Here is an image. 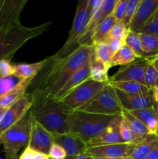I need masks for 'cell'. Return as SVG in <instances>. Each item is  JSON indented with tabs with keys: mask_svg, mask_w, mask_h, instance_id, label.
Listing matches in <instances>:
<instances>
[{
	"mask_svg": "<svg viewBox=\"0 0 158 159\" xmlns=\"http://www.w3.org/2000/svg\"><path fill=\"white\" fill-rule=\"evenodd\" d=\"M93 45H80L71 54L64 57L54 55L47 57L46 64L33 79L36 86L30 94L41 97L54 99L68 79L78 69L91 59Z\"/></svg>",
	"mask_w": 158,
	"mask_h": 159,
	"instance_id": "obj_1",
	"label": "cell"
},
{
	"mask_svg": "<svg viewBox=\"0 0 158 159\" xmlns=\"http://www.w3.org/2000/svg\"><path fill=\"white\" fill-rule=\"evenodd\" d=\"M32 95V94H31ZM31 116L53 135L71 132L70 117L72 110L60 101L33 96Z\"/></svg>",
	"mask_w": 158,
	"mask_h": 159,
	"instance_id": "obj_2",
	"label": "cell"
},
{
	"mask_svg": "<svg viewBox=\"0 0 158 159\" xmlns=\"http://www.w3.org/2000/svg\"><path fill=\"white\" fill-rule=\"evenodd\" d=\"M53 23L48 21L39 26H25L21 23L8 32L0 35V61L2 59L10 61L25 43L32 39L39 37L46 31Z\"/></svg>",
	"mask_w": 158,
	"mask_h": 159,
	"instance_id": "obj_3",
	"label": "cell"
},
{
	"mask_svg": "<svg viewBox=\"0 0 158 159\" xmlns=\"http://www.w3.org/2000/svg\"><path fill=\"white\" fill-rule=\"evenodd\" d=\"M116 116L94 114L74 110L71 112L70 117L71 132L80 137L85 143L102 134L112 120Z\"/></svg>",
	"mask_w": 158,
	"mask_h": 159,
	"instance_id": "obj_4",
	"label": "cell"
},
{
	"mask_svg": "<svg viewBox=\"0 0 158 159\" xmlns=\"http://www.w3.org/2000/svg\"><path fill=\"white\" fill-rule=\"evenodd\" d=\"M30 125L31 113L29 110L20 121L0 137V143L3 147L6 159H17L20 150L27 146Z\"/></svg>",
	"mask_w": 158,
	"mask_h": 159,
	"instance_id": "obj_5",
	"label": "cell"
},
{
	"mask_svg": "<svg viewBox=\"0 0 158 159\" xmlns=\"http://www.w3.org/2000/svg\"><path fill=\"white\" fill-rule=\"evenodd\" d=\"M87 1L88 0H82L77 3L72 27L70 30L68 39L63 47L54 54L55 57H67L79 47V42L85 34V30L91 18L87 9Z\"/></svg>",
	"mask_w": 158,
	"mask_h": 159,
	"instance_id": "obj_6",
	"label": "cell"
},
{
	"mask_svg": "<svg viewBox=\"0 0 158 159\" xmlns=\"http://www.w3.org/2000/svg\"><path fill=\"white\" fill-rule=\"evenodd\" d=\"M79 111L105 116H122V108L114 89L108 83Z\"/></svg>",
	"mask_w": 158,
	"mask_h": 159,
	"instance_id": "obj_7",
	"label": "cell"
},
{
	"mask_svg": "<svg viewBox=\"0 0 158 159\" xmlns=\"http://www.w3.org/2000/svg\"><path fill=\"white\" fill-rule=\"evenodd\" d=\"M106 85L90 79L81 84L60 101L72 111L77 110L92 99Z\"/></svg>",
	"mask_w": 158,
	"mask_h": 159,
	"instance_id": "obj_8",
	"label": "cell"
},
{
	"mask_svg": "<svg viewBox=\"0 0 158 159\" xmlns=\"http://www.w3.org/2000/svg\"><path fill=\"white\" fill-rule=\"evenodd\" d=\"M27 0H0V35L20 24V16Z\"/></svg>",
	"mask_w": 158,
	"mask_h": 159,
	"instance_id": "obj_9",
	"label": "cell"
},
{
	"mask_svg": "<svg viewBox=\"0 0 158 159\" xmlns=\"http://www.w3.org/2000/svg\"><path fill=\"white\" fill-rule=\"evenodd\" d=\"M33 105V97L30 93H26L19 100L12 104L5 113L0 122V137L12 126L20 121Z\"/></svg>",
	"mask_w": 158,
	"mask_h": 159,
	"instance_id": "obj_10",
	"label": "cell"
},
{
	"mask_svg": "<svg viewBox=\"0 0 158 159\" xmlns=\"http://www.w3.org/2000/svg\"><path fill=\"white\" fill-rule=\"evenodd\" d=\"M136 143L107 144L87 148L85 153L93 159L129 158Z\"/></svg>",
	"mask_w": 158,
	"mask_h": 159,
	"instance_id": "obj_11",
	"label": "cell"
},
{
	"mask_svg": "<svg viewBox=\"0 0 158 159\" xmlns=\"http://www.w3.org/2000/svg\"><path fill=\"white\" fill-rule=\"evenodd\" d=\"M54 143V135L31 116L28 147L48 155L50 149Z\"/></svg>",
	"mask_w": 158,
	"mask_h": 159,
	"instance_id": "obj_12",
	"label": "cell"
},
{
	"mask_svg": "<svg viewBox=\"0 0 158 159\" xmlns=\"http://www.w3.org/2000/svg\"><path fill=\"white\" fill-rule=\"evenodd\" d=\"M147 60L138 59L129 65L119 68L113 75L109 77L108 82H135L146 85L144 72Z\"/></svg>",
	"mask_w": 158,
	"mask_h": 159,
	"instance_id": "obj_13",
	"label": "cell"
},
{
	"mask_svg": "<svg viewBox=\"0 0 158 159\" xmlns=\"http://www.w3.org/2000/svg\"><path fill=\"white\" fill-rule=\"evenodd\" d=\"M158 8V0H140L128 30L139 33L147 24Z\"/></svg>",
	"mask_w": 158,
	"mask_h": 159,
	"instance_id": "obj_14",
	"label": "cell"
},
{
	"mask_svg": "<svg viewBox=\"0 0 158 159\" xmlns=\"http://www.w3.org/2000/svg\"><path fill=\"white\" fill-rule=\"evenodd\" d=\"M54 141L64 149L67 154L66 159H74L81 154L85 153L87 149L86 143L72 132L54 135Z\"/></svg>",
	"mask_w": 158,
	"mask_h": 159,
	"instance_id": "obj_15",
	"label": "cell"
},
{
	"mask_svg": "<svg viewBox=\"0 0 158 159\" xmlns=\"http://www.w3.org/2000/svg\"><path fill=\"white\" fill-rule=\"evenodd\" d=\"M115 91L122 110L127 111H134V110L150 108L154 103V99L152 93L147 94L130 95L125 94L117 89H115Z\"/></svg>",
	"mask_w": 158,
	"mask_h": 159,
	"instance_id": "obj_16",
	"label": "cell"
},
{
	"mask_svg": "<svg viewBox=\"0 0 158 159\" xmlns=\"http://www.w3.org/2000/svg\"><path fill=\"white\" fill-rule=\"evenodd\" d=\"M121 120H122V116H115L112 120L106 130L102 134L87 143V148L124 143L121 138L120 131H119Z\"/></svg>",
	"mask_w": 158,
	"mask_h": 159,
	"instance_id": "obj_17",
	"label": "cell"
},
{
	"mask_svg": "<svg viewBox=\"0 0 158 159\" xmlns=\"http://www.w3.org/2000/svg\"><path fill=\"white\" fill-rule=\"evenodd\" d=\"M90 61L85 64L83 67L77 70L69 79L68 82L65 83V85L62 87L61 89L58 92L54 99L57 101L61 100L63 98L68 96L69 93H71L74 89L85 82V81L90 79Z\"/></svg>",
	"mask_w": 158,
	"mask_h": 159,
	"instance_id": "obj_18",
	"label": "cell"
},
{
	"mask_svg": "<svg viewBox=\"0 0 158 159\" xmlns=\"http://www.w3.org/2000/svg\"><path fill=\"white\" fill-rule=\"evenodd\" d=\"M36 77L22 80L15 88L0 97V107L8 109L26 93L28 87Z\"/></svg>",
	"mask_w": 158,
	"mask_h": 159,
	"instance_id": "obj_19",
	"label": "cell"
},
{
	"mask_svg": "<svg viewBox=\"0 0 158 159\" xmlns=\"http://www.w3.org/2000/svg\"><path fill=\"white\" fill-rule=\"evenodd\" d=\"M158 141L156 134H148L135 144L129 159H147Z\"/></svg>",
	"mask_w": 158,
	"mask_h": 159,
	"instance_id": "obj_20",
	"label": "cell"
},
{
	"mask_svg": "<svg viewBox=\"0 0 158 159\" xmlns=\"http://www.w3.org/2000/svg\"><path fill=\"white\" fill-rule=\"evenodd\" d=\"M129 112L147 127L150 134H156L158 130V120L153 111V107Z\"/></svg>",
	"mask_w": 158,
	"mask_h": 159,
	"instance_id": "obj_21",
	"label": "cell"
},
{
	"mask_svg": "<svg viewBox=\"0 0 158 159\" xmlns=\"http://www.w3.org/2000/svg\"><path fill=\"white\" fill-rule=\"evenodd\" d=\"M47 61V57L40 61L35 62L33 64H19L15 65V72L13 75L19 79L24 80L32 77H36L40 70L43 68Z\"/></svg>",
	"mask_w": 158,
	"mask_h": 159,
	"instance_id": "obj_22",
	"label": "cell"
},
{
	"mask_svg": "<svg viewBox=\"0 0 158 159\" xmlns=\"http://www.w3.org/2000/svg\"><path fill=\"white\" fill-rule=\"evenodd\" d=\"M116 22L117 21L112 16V15L106 17L93 31L91 37V44L94 46L101 42H105L108 38L110 30Z\"/></svg>",
	"mask_w": 158,
	"mask_h": 159,
	"instance_id": "obj_23",
	"label": "cell"
},
{
	"mask_svg": "<svg viewBox=\"0 0 158 159\" xmlns=\"http://www.w3.org/2000/svg\"><path fill=\"white\" fill-rule=\"evenodd\" d=\"M109 67L94 57H91L90 61V79L94 82L100 83H108L109 76L108 71Z\"/></svg>",
	"mask_w": 158,
	"mask_h": 159,
	"instance_id": "obj_24",
	"label": "cell"
},
{
	"mask_svg": "<svg viewBox=\"0 0 158 159\" xmlns=\"http://www.w3.org/2000/svg\"><path fill=\"white\" fill-rule=\"evenodd\" d=\"M113 89L125 94L141 95L151 93V90L146 85L135 82H108Z\"/></svg>",
	"mask_w": 158,
	"mask_h": 159,
	"instance_id": "obj_25",
	"label": "cell"
},
{
	"mask_svg": "<svg viewBox=\"0 0 158 159\" xmlns=\"http://www.w3.org/2000/svg\"><path fill=\"white\" fill-rule=\"evenodd\" d=\"M122 116L128 123L130 128L132 129V130H133V133L135 134V135H136L138 139H142L143 138L146 137L147 135L150 134L147 127L139 120L135 117L129 111L122 110Z\"/></svg>",
	"mask_w": 158,
	"mask_h": 159,
	"instance_id": "obj_26",
	"label": "cell"
},
{
	"mask_svg": "<svg viewBox=\"0 0 158 159\" xmlns=\"http://www.w3.org/2000/svg\"><path fill=\"white\" fill-rule=\"evenodd\" d=\"M140 39L145 59L158 55V36L150 34H140Z\"/></svg>",
	"mask_w": 158,
	"mask_h": 159,
	"instance_id": "obj_27",
	"label": "cell"
},
{
	"mask_svg": "<svg viewBox=\"0 0 158 159\" xmlns=\"http://www.w3.org/2000/svg\"><path fill=\"white\" fill-rule=\"evenodd\" d=\"M136 60V57L131 49L126 45L124 44L114 55L112 56L110 61V65L112 67L118 66V65H125L132 63Z\"/></svg>",
	"mask_w": 158,
	"mask_h": 159,
	"instance_id": "obj_28",
	"label": "cell"
},
{
	"mask_svg": "<svg viewBox=\"0 0 158 159\" xmlns=\"http://www.w3.org/2000/svg\"><path fill=\"white\" fill-rule=\"evenodd\" d=\"M124 44L126 45L133 51L136 58L145 59L139 33H135L130 30L127 31L126 36L124 40Z\"/></svg>",
	"mask_w": 158,
	"mask_h": 159,
	"instance_id": "obj_29",
	"label": "cell"
},
{
	"mask_svg": "<svg viewBox=\"0 0 158 159\" xmlns=\"http://www.w3.org/2000/svg\"><path fill=\"white\" fill-rule=\"evenodd\" d=\"M93 57L105 64L107 66L109 67V68H111L110 61L112 57V54L106 42H101L93 46Z\"/></svg>",
	"mask_w": 158,
	"mask_h": 159,
	"instance_id": "obj_30",
	"label": "cell"
},
{
	"mask_svg": "<svg viewBox=\"0 0 158 159\" xmlns=\"http://www.w3.org/2000/svg\"><path fill=\"white\" fill-rule=\"evenodd\" d=\"M119 131H120L121 138H122V141L124 143H127V144H132V143H136L140 139H138L132 129L130 128L129 125L128 123L125 121L122 116V120H121L120 127H119Z\"/></svg>",
	"mask_w": 158,
	"mask_h": 159,
	"instance_id": "obj_31",
	"label": "cell"
},
{
	"mask_svg": "<svg viewBox=\"0 0 158 159\" xmlns=\"http://www.w3.org/2000/svg\"><path fill=\"white\" fill-rule=\"evenodd\" d=\"M144 80H145L146 86L150 90L152 88L158 85V72L148 61L144 72Z\"/></svg>",
	"mask_w": 158,
	"mask_h": 159,
	"instance_id": "obj_32",
	"label": "cell"
},
{
	"mask_svg": "<svg viewBox=\"0 0 158 159\" xmlns=\"http://www.w3.org/2000/svg\"><path fill=\"white\" fill-rule=\"evenodd\" d=\"M21 81L15 75L0 77V97L15 88Z\"/></svg>",
	"mask_w": 158,
	"mask_h": 159,
	"instance_id": "obj_33",
	"label": "cell"
},
{
	"mask_svg": "<svg viewBox=\"0 0 158 159\" xmlns=\"http://www.w3.org/2000/svg\"><path fill=\"white\" fill-rule=\"evenodd\" d=\"M127 31H128V29H127L126 26L124 25L122 22H116L111 29V30H110L108 38L120 40V41L124 43Z\"/></svg>",
	"mask_w": 158,
	"mask_h": 159,
	"instance_id": "obj_34",
	"label": "cell"
},
{
	"mask_svg": "<svg viewBox=\"0 0 158 159\" xmlns=\"http://www.w3.org/2000/svg\"><path fill=\"white\" fill-rule=\"evenodd\" d=\"M139 1L140 0H128L125 16H124V19L122 21L124 23V25L126 26L127 29L129 26L130 23H131L132 20H133V16H134L135 12H136V9H137Z\"/></svg>",
	"mask_w": 158,
	"mask_h": 159,
	"instance_id": "obj_35",
	"label": "cell"
},
{
	"mask_svg": "<svg viewBox=\"0 0 158 159\" xmlns=\"http://www.w3.org/2000/svg\"><path fill=\"white\" fill-rule=\"evenodd\" d=\"M140 34H150L158 36V8L147 24L140 30Z\"/></svg>",
	"mask_w": 158,
	"mask_h": 159,
	"instance_id": "obj_36",
	"label": "cell"
},
{
	"mask_svg": "<svg viewBox=\"0 0 158 159\" xmlns=\"http://www.w3.org/2000/svg\"><path fill=\"white\" fill-rule=\"evenodd\" d=\"M128 0H118L116 6L112 11V16L114 17L117 22H122L124 19L126 10Z\"/></svg>",
	"mask_w": 158,
	"mask_h": 159,
	"instance_id": "obj_37",
	"label": "cell"
},
{
	"mask_svg": "<svg viewBox=\"0 0 158 159\" xmlns=\"http://www.w3.org/2000/svg\"><path fill=\"white\" fill-rule=\"evenodd\" d=\"M18 159H50L47 155L26 146Z\"/></svg>",
	"mask_w": 158,
	"mask_h": 159,
	"instance_id": "obj_38",
	"label": "cell"
},
{
	"mask_svg": "<svg viewBox=\"0 0 158 159\" xmlns=\"http://www.w3.org/2000/svg\"><path fill=\"white\" fill-rule=\"evenodd\" d=\"M15 65L11 64L10 61L2 59L0 61V77H7L13 75Z\"/></svg>",
	"mask_w": 158,
	"mask_h": 159,
	"instance_id": "obj_39",
	"label": "cell"
},
{
	"mask_svg": "<svg viewBox=\"0 0 158 159\" xmlns=\"http://www.w3.org/2000/svg\"><path fill=\"white\" fill-rule=\"evenodd\" d=\"M50 159H66L67 154L64 149L57 143H54L48 154Z\"/></svg>",
	"mask_w": 158,
	"mask_h": 159,
	"instance_id": "obj_40",
	"label": "cell"
},
{
	"mask_svg": "<svg viewBox=\"0 0 158 159\" xmlns=\"http://www.w3.org/2000/svg\"><path fill=\"white\" fill-rule=\"evenodd\" d=\"M117 1L118 0H102L101 7H102V11L106 16L112 15L113 9H114L116 3H117Z\"/></svg>",
	"mask_w": 158,
	"mask_h": 159,
	"instance_id": "obj_41",
	"label": "cell"
},
{
	"mask_svg": "<svg viewBox=\"0 0 158 159\" xmlns=\"http://www.w3.org/2000/svg\"><path fill=\"white\" fill-rule=\"evenodd\" d=\"M105 42H106L107 44H108V48H109L112 56L124 45L123 42L120 41V40H115V39L108 38Z\"/></svg>",
	"mask_w": 158,
	"mask_h": 159,
	"instance_id": "obj_42",
	"label": "cell"
},
{
	"mask_svg": "<svg viewBox=\"0 0 158 159\" xmlns=\"http://www.w3.org/2000/svg\"><path fill=\"white\" fill-rule=\"evenodd\" d=\"M102 3V0H88L87 1V9L91 15V17H92L97 12Z\"/></svg>",
	"mask_w": 158,
	"mask_h": 159,
	"instance_id": "obj_43",
	"label": "cell"
},
{
	"mask_svg": "<svg viewBox=\"0 0 158 159\" xmlns=\"http://www.w3.org/2000/svg\"><path fill=\"white\" fill-rule=\"evenodd\" d=\"M147 159H158V141Z\"/></svg>",
	"mask_w": 158,
	"mask_h": 159,
	"instance_id": "obj_44",
	"label": "cell"
},
{
	"mask_svg": "<svg viewBox=\"0 0 158 159\" xmlns=\"http://www.w3.org/2000/svg\"><path fill=\"white\" fill-rule=\"evenodd\" d=\"M146 60H147L150 63H151L152 65L154 67L155 69H156V71L158 72V55L153 56V57H150V58L148 59H146Z\"/></svg>",
	"mask_w": 158,
	"mask_h": 159,
	"instance_id": "obj_45",
	"label": "cell"
},
{
	"mask_svg": "<svg viewBox=\"0 0 158 159\" xmlns=\"http://www.w3.org/2000/svg\"><path fill=\"white\" fill-rule=\"evenodd\" d=\"M151 93L153 95L154 102H158V85L151 89Z\"/></svg>",
	"mask_w": 158,
	"mask_h": 159,
	"instance_id": "obj_46",
	"label": "cell"
},
{
	"mask_svg": "<svg viewBox=\"0 0 158 159\" xmlns=\"http://www.w3.org/2000/svg\"><path fill=\"white\" fill-rule=\"evenodd\" d=\"M74 159H93V158H91V157H89L88 155H87L85 153H83L79 155L78 156L76 157Z\"/></svg>",
	"mask_w": 158,
	"mask_h": 159,
	"instance_id": "obj_47",
	"label": "cell"
},
{
	"mask_svg": "<svg viewBox=\"0 0 158 159\" xmlns=\"http://www.w3.org/2000/svg\"><path fill=\"white\" fill-rule=\"evenodd\" d=\"M153 111H154L155 115H156V118L158 120V102H154L153 106Z\"/></svg>",
	"mask_w": 158,
	"mask_h": 159,
	"instance_id": "obj_48",
	"label": "cell"
},
{
	"mask_svg": "<svg viewBox=\"0 0 158 159\" xmlns=\"http://www.w3.org/2000/svg\"><path fill=\"white\" fill-rule=\"evenodd\" d=\"M6 110H7V109L2 108V107H0V122H1L3 116H4V114H5V113H6Z\"/></svg>",
	"mask_w": 158,
	"mask_h": 159,
	"instance_id": "obj_49",
	"label": "cell"
},
{
	"mask_svg": "<svg viewBox=\"0 0 158 159\" xmlns=\"http://www.w3.org/2000/svg\"><path fill=\"white\" fill-rule=\"evenodd\" d=\"M95 159H129V158H95Z\"/></svg>",
	"mask_w": 158,
	"mask_h": 159,
	"instance_id": "obj_50",
	"label": "cell"
},
{
	"mask_svg": "<svg viewBox=\"0 0 158 159\" xmlns=\"http://www.w3.org/2000/svg\"><path fill=\"white\" fill-rule=\"evenodd\" d=\"M156 136L158 137V130H157V131H156Z\"/></svg>",
	"mask_w": 158,
	"mask_h": 159,
	"instance_id": "obj_51",
	"label": "cell"
},
{
	"mask_svg": "<svg viewBox=\"0 0 158 159\" xmlns=\"http://www.w3.org/2000/svg\"><path fill=\"white\" fill-rule=\"evenodd\" d=\"M0 159H2V157H1V156H0Z\"/></svg>",
	"mask_w": 158,
	"mask_h": 159,
	"instance_id": "obj_52",
	"label": "cell"
}]
</instances>
